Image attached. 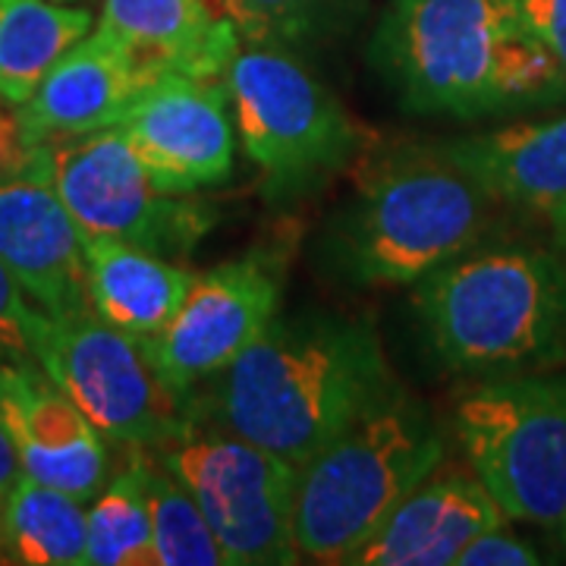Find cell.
<instances>
[{
	"mask_svg": "<svg viewBox=\"0 0 566 566\" xmlns=\"http://www.w3.org/2000/svg\"><path fill=\"white\" fill-rule=\"evenodd\" d=\"M208 385L205 422L303 465L397 378L371 318L308 308L277 315Z\"/></svg>",
	"mask_w": 566,
	"mask_h": 566,
	"instance_id": "obj_1",
	"label": "cell"
},
{
	"mask_svg": "<svg viewBox=\"0 0 566 566\" xmlns=\"http://www.w3.org/2000/svg\"><path fill=\"white\" fill-rule=\"evenodd\" d=\"M368 61L412 114L482 120L566 98L513 0H390Z\"/></svg>",
	"mask_w": 566,
	"mask_h": 566,
	"instance_id": "obj_2",
	"label": "cell"
},
{
	"mask_svg": "<svg viewBox=\"0 0 566 566\" xmlns=\"http://www.w3.org/2000/svg\"><path fill=\"white\" fill-rule=\"evenodd\" d=\"M491 205L441 145H394L356 170V196L327 227L324 262L349 286H412L482 243Z\"/></svg>",
	"mask_w": 566,
	"mask_h": 566,
	"instance_id": "obj_3",
	"label": "cell"
},
{
	"mask_svg": "<svg viewBox=\"0 0 566 566\" xmlns=\"http://www.w3.org/2000/svg\"><path fill=\"white\" fill-rule=\"evenodd\" d=\"M431 353L460 375H526L566 363V255L494 245L412 283Z\"/></svg>",
	"mask_w": 566,
	"mask_h": 566,
	"instance_id": "obj_4",
	"label": "cell"
},
{
	"mask_svg": "<svg viewBox=\"0 0 566 566\" xmlns=\"http://www.w3.org/2000/svg\"><path fill=\"white\" fill-rule=\"evenodd\" d=\"M441 460L444 438L431 412L397 381L296 465L293 535L300 557L346 564Z\"/></svg>",
	"mask_w": 566,
	"mask_h": 566,
	"instance_id": "obj_5",
	"label": "cell"
},
{
	"mask_svg": "<svg viewBox=\"0 0 566 566\" xmlns=\"http://www.w3.org/2000/svg\"><path fill=\"white\" fill-rule=\"evenodd\" d=\"M233 126L268 199H286L337 174L363 148V129L308 63L281 44H240L227 70Z\"/></svg>",
	"mask_w": 566,
	"mask_h": 566,
	"instance_id": "obj_6",
	"label": "cell"
},
{
	"mask_svg": "<svg viewBox=\"0 0 566 566\" xmlns=\"http://www.w3.org/2000/svg\"><path fill=\"white\" fill-rule=\"evenodd\" d=\"M475 479L506 520L560 526L566 513V375H497L453 416Z\"/></svg>",
	"mask_w": 566,
	"mask_h": 566,
	"instance_id": "obj_7",
	"label": "cell"
},
{
	"mask_svg": "<svg viewBox=\"0 0 566 566\" xmlns=\"http://www.w3.org/2000/svg\"><path fill=\"white\" fill-rule=\"evenodd\" d=\"M82 233L114 237L164 259H186L214 230L218 211L192 192H167L120 126L76 139L41 142L35 164Z\"/></svg>",
	"mask_w": 566,
	"mask_h": 566,
	"instance_id": "obj_8",
	"label": "cell"
},
{
	"mask_svg": "<svg viewBox=\"0 0 566 566\" xmlns=\"http://www.w3.org/2000/svg\"><path fill=\"white\" fill-rule=\"evenodd\" d=\"M214 528L230 566L296 564V465L240 434L192 422L155 450Z\"/></svg>",
	"mask_w": 566,
	"mask_h": 566,
	"instance_id": "obj_9",
	"label": "cell"
},
{
	"mask_svg": "<svg viewBox=\"0 0 566 566\" xmlns=\"http://www.w3.org/2000/svg\"><path fill=\"white\" fill-rule=\"evenodd\" d=\"M35 363L114 444L158 450L192 422L189 406L158 378L145 344L95 308L48 315Z\"/></svg>",
	"mask_w": 566,
	"mask_h": 566,
	"instance_id": "obj_10",
	"label": "cell"
},
{
	"mask_svg": "<svg viewBox=\"0 0 566 566\" xmlns=\"http://www.w3.org/2000/svg\"><path fill=\"white\" fill-rule=\"evenodd\" d=\"M286 264L274 252H249L196 274L180 312L145 344L164 387L192 406L196 390L221 375L277 318Z\"/></svg>",
	"mask_w": 566,
	"mask_h": 566,
	"instance_id": "obj_11",
	"label": "cell"
},
{
	"mask_svg": "<svg viewBox=\"0 0 566 566\" xmlns=\"http://www.w3.org/2000/svg\"><path fill=\"white\" fill-rule=\"evenodd\" d=\"M227 80L161 73L120 120L155 182L167 192H199L230 180L237 126Z\"/></svg>",
	"mask_w": 566,
	"mask_h": 566,
	"instance_id": "obj_12",
	"label": "cell"
},
{
	"mask_svg": "<svg viewBox=\"0 0 566 566\" xmlns=\"http://www.w3.org/2000/svg\"><path fill=\"white\" fill-rule=\"evenodd\" d=\"M0 422L25 475L85 504L107 485V438L35 359H0Z\"/></svg>",
	"mask_w": 566,
	"mask_h": 566,
	"instance_id": "obj_13",
	"label": "cell"
},
{
	"mask_svg": "<svg viewBox=\"0 0 566 566\" xmlns=\"http://www.w3.org/2000/svg\"><path fill=\"white\" fill-rule=\"evenodd\" d=\"M161 73L111 29L98 25L76 41L35 95L20 104L22 133L29 145H41L120 126L136 98Z\"/></svg>",
	"mask_w": 566,
	"mask_h": 566,
	"instance_id": "obj_14",
	"label": "cell"
},
{
	"mask_svg": "<svg viewBox=\"0 0 566 566\" xmlns=\"http://www.w3.org/2000/svg\"><path fill=\"white\" fill-rule=\"evenodd\" d=\"M0 262L48 315L92 308L80 223L39 170L0 182Z\"/></svg>",
	"mask_w": 566,
	"mask_h": 566,
	"instance_id": "obj_15",
	"label": "cell"
},
{
	"mask_svg": "<svg viewBox=\"0 0 566 566\" xmlns=\"http://www.w3.org/2000/svg\"><path fill=\"white\" fill-rule=\"evenodd\" d=\"M485 485L465 472L428 475L368 535L349 566H457L469 542L504 523Z\"/></svg>",
	"mask_w": 566,
	"mask_h": 566,
	"instance_id": "obj_16",
	"label": "cell"
},
{
	"mask_svg": "<svg viewBox=\"0 0 566 566\" xmlns=\"http://www.w3.org/2000/svg\"><path fill=\"white\" fill-rule=\"evenodd\" d=\"M441 151L494 202L542 214L566 202V111L447 139Z\"/></svg>",
	"mask_w": 566,
	"mask_h": 566,
	"instance_id": "obj_17",
	"label": "cell"
},
{
	"mask_svg": "<svg viewBox=\"0 0 566 566\" xmlns=\"http://www.w3.org/2000/svg\"><path fill=\"white\" fill-rule=\"evenodd\" d=\"M85 281L95 315L117 331L151 344L180 312L196 274L174 259L114 237L82 233Z\"/></svg>",
	"mask_w": 566,
	"mask_h": 566,
	"instance_id": "obj_18",
	"label": "cell"
},
{
	"mask_svg": "<svg viewBox=\"0 0 566 566\" xmlns=\"http://www.w3.org/2000/svg\"><path fill=\"white\" fill-rule=\"evenodd\" d=\"M164 73L227 80L240 32L205 0H104L102 22Z\"/></svg>",
	"mask_w": 566,
	"mask_h": 566,
	"instance_id": "obj_19",
	"label": "cell"
},
{
	"mask_svg": "<svg viewBox=\"0 0 566 566\" xmlns=\"http://www.w3.org/2000/svg\"><path fill=\"white\" fill-rule=\"evenodd\" d=\"M95 25L92 10L57 0H0V95L25 104L54 63Z\"/></svg>",
	"mask_w": 566,
	"mask_h": 566,
	"instance_id": "obj_20",
	"label": "cell"
},
{
	"mask_svg": "<svg viewBox=\"0 0 566 566\" xmlns=\"http://www.w3.org/2000/svg\"><path fill=\"white\" fill-rule=\"evenodd\" d=\"M85 501L61 488L22 475L0 506L3 564L80 566L85 564Z\"/></svg>",
	"mask_w": 566,
	"mask_h": 566,
	"instance_id": "obj_21",
	"label": "cell"
},
{
	"mask_svg": "<svg viewBox=\"0 0 566 566\" xmlns=\"http://www.w3.org/2000/svg\"><path fill=\"white\" fill-rule=\"evenodd\" d=\"M136 457L120 469L88 506L85 564L155 566V532L148 506V460Z\"/></svg>",
	"mask_w": 566,
	"mask_h": 566,
	"instance_id": "obj_22",
	"label": "cell"
},
{
	"mask_svg": "<svg viewBox=\"0 0 566 566\" xmlns=\"http://www.w3.org/2000/svg\"><path fill=\"white\" fill-rule=\"evenodd\" d=\"M368 0H223L227 20L243 44H281L290 51L353 32Z\"/></svg>",
	"mask_w": 566,
	"mask_h": 566,
	"instance_id": "obj_23",
	"label": "cell"
},
{
	"mask_svg": "<svg viewBox=\"0 0 566 566\" xmlns=\"http://www.w3.org/2000/svg\"><path fill=\"white\" fill-rule=\"evenodd\" d=\"M148 506L155 532V566H230L192 494L155 460H148Z\"/></svg>",
	"mask_w": 566,
	"mask_h": 566,
	"instance_id": "obj_24",
	"label": "cell"
},
{
	"mask_svg": "<svg viewBox=\"0 0 566 566\" xmlns=\"http://www.w3.org/2000/svg\"><path fill=\"white\" fill-rule=\"evenodd\" d=\"M48 322V312L41 308L22 283L0 262V359L22 363L35 359L41 327Z\"/></svg>",
	"mask_w": 566,
	"mask_h": 566,
	"instance_id": "obj_25",
	"label": "cell"
},
{
	"mask_svg": "<svg viewBox=\"0 0 566 566\" xmlns=\"http://www.w3.org/2000/svg\"><path fill=\"white\" fill-rule=\"evenodd\" d=\"M542 564V557L535 554V547L516 538L504 523L482 532L475 542H469L460 554L457 566H535Z\"/></svg>",
	"mask_w": 566,
	"mask_h": 566,
	"instance_id": "obj_26",
	"label": "cell"
},
{
	"mask_svg": "<svg viewBox=\"0 0 566 566\" xmlns=\"http://www.w3.org/2000/svg\"><path fill=\"white\" fill-rule=\"evenodd\" d=\"M535 41L557 61L566 76V0H513Z\"/></svg>",
	"mask_w": 566,
	"mask_h": 566,
	"instance_id": "obj_27",
	"label": "cell"
},
{
	"mask_svg": "<svg viewBox=\"0 0 566 566\" xmlns=\"http://www.w3.org/2000/svg\"><path fill=\"white\" fill-rule=\"evenodd\" d=\"M35 164V145L22 133L20 107L0 95V182L29 174Z\"/></svg>",
	"mask_w": 566,
	"mask_h": 566,
	"instance_id": "obj_28",
	"label": "cell"
},
{
	"mask_svg": "<svg viewBox=\"0 0 566 566\" xmlns=\"http://www.w3.org/2000/svg\"><path fill=\"white\" fill-rule=\"evenodd\" d=\"M22 475V465H20V457H17V447L10 441V434H7V428L0 422V506L7 501V494L17 488Z\"/></svg>",
	"mask_w": 566,
	"mask_h": 566,
	"instance_id": "obj_29",
	"label": "cell"
},
{
	"mask_svg": "<svg viewBox=\"0 0 566 566\" xmlns=\"http://www.w3.org/2000/svg\"><path fill=\"white\" fill-rule=\"evenodd\" d=\"M547 221H551V230H554V243H557V249L566 255V202L557 205V208H551V211H547Z\"/></svg>",
	"mask_w": 566,
	"mask_h": 566,
	"instance_id": "obj_30",
	"label": "cell"
},
{
	"mask_svg": "<svg viewBox=\"0 0 566 566\" xmlns=\"http://www.w3.org/2000/svg\"><path fill=\"white\" fill-rule=\"evenodd\" d=\"M560 528H564V538H566V513H564V523H560Z\"/></svg>",
	"mask_w": 566,
	"mask_h": 566,
	"instance_id": "obj_31",
	"label": "cell"
},
{
	"mask_svg": "<svg viewBox=\"0 0 566 566\" xmlns=\"http://www.w3.org/2000/svg\"><path fill=\"white\" fill-rule=\"evenodd\" d=\"M57 3H80V0H57Z\"/></svg>",
	"mask_w": 566,
	"mask_h": 566,
	"instance_id": "obj_32",
	"label": "cell"
},
{
	"mask_svg": "<svg viewBox=\"0 0 566 566\" xmlns=\"http://www.w3.org/2000/svg\"><path fill=\"white\" fill-rule=\"evenodd\" d=\"M0 560H3V551H0Z\"/></svg>",
	"mask_w": 566,
	"mask_h": 566,
	"instance_id": "obj_33",
	"label": "cell"
}]
</instances>
